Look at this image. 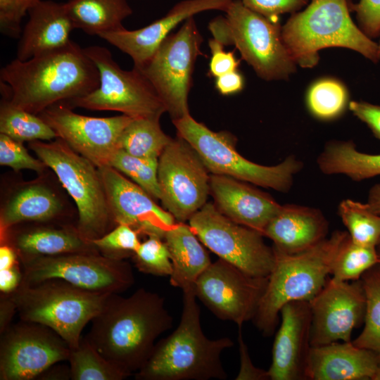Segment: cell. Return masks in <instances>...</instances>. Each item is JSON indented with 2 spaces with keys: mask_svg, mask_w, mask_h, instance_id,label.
<instances>
[{
  "mask_svg": "<svg viewBox=\"0 0 380 380\" xmlns=\"http://www.w3.org/2000/svg\"><path fill=\"white\" fill-rule=\"evenodd\" d=\"M172 324L164 298L140 288L128 297L109 294L84 337L105 359L130 376L144 367L156 339Z\"/></svg>",
  "mask_w": 380,
  "mask_h": 380,
  "instance_id": "obj_1",
  "label": "cell"
},
{
  "mask_svg": "<svg viewBox=\"0 0 380 380\" xmlns=\"http://www.w3.org/2000/svg\"><path fill=\"white\" fill-rule=\"evenodd\" d=\"M0 79L1 91L14 105L39 115L91 92L99 84V73L84 48L70 40L28 60L14 59L1 69Z\"/></svg>",
  "mask_w": 380,
  "mask_h": 380,
  "instance_id": "obj_2",
  "label": "cell"
},
{
  "mask_svg": "<svg viewBox=\"0 0 380 380\" xmlns=\"http://www.w3.org/2000/svg\"><path fill=\"white\" fill-rule=\"evenodd\" d=\"M182 310L177 327L156 342L137 380H224L227 374L222 352L234 346L229 337L210 339L203 333L201 310L194 289L183 291Z\"/></svg>",
  "mask_w": 380,
  "mask_h": 380,
  "instance_id": "obj_3",
  "label": "cell"
},
{
  "mask_svg": "<svg viewBox=\"0 0 380 380\" xmlns=\"http://www.w3.org/2000/svg\"><path fill=\"white\" fill-rule=\"evenodd\" d=\"M348 236L336 230L312 248L288 254L274 248L275 262L253 322L264 336L274 334L281 308L292 301H310L323 288L343 241Z\"/></svg>",
  "mask_w": 380,
  "mask_h": 380,
  "instance_id": "obj_4",
  "label": "cell"
},
{
  "mask_svg": "<svg viewBox=\"0 0 380 380\" xmlns=\"http://www.w3.org/2000/svg\"><path fill=\"white\" fill-rule=\"evenodd\" d=\"M281 34L293 60L302 68L315 66L319 51L329 47L349 49L374 63L379 61L377 43L354 23L347 0H312L291 14Z\"/></svg>",
  "mask_w": 380,
  "mask_h": 380,
  "instance_id": "obj_5",
  "label": "cell"
},
{
  "mask_svg": "<svg viewBox=\"0 0 380 380\" xmlns=\"http://www.w3.org/2000/svg\"><path fill=\"white\" fill-rule=\"evenodd\" d=\"M109 294L50 279L34 284L20 283L7 295L20 320L51 328L72 349L78 346L82 330L101 310Z\"/></svg>",
  "mask_w": 380,
  "mask_h": 380,
  "instance_id": "obj_6",
  "label": "cell"
},
{
  "mask_svg": "<svg viewBox=\"0 0 380 380\" xmlns=\"http://www.w3.org/2000/svg\"><path fill=\"white\" fill-rule=\"evenodd\" d=\"M225 16L213 19L208 28L224 46L234 45L256 74L267 81L287 79L296 69L282 38L281 27L233 0Z\"/></svg>",
  "mask_w": 380,
  "mask_h": 380,
  "instance_id": "obj_7",
  "label": "cell"
},
{
  "mask_svg": "<svg viewBox=\"0 0 380 380\" xmlns=\"http://www.w3.org/2000/svg\"><path fill=\"white\" fill-rule=\"evenodd\" d=\"M30 148L55 172L75 201L79 234L91 242L111 230L115 223L99 167L59 138L31 141Z\"/></svg>",
  "mask_w": 380,
  "mask_h": 380,
  "instance_id": "obj_8",
  "label": "cell"
},
{
  "mask_svg": "<svg viewBox=\"0 0 380 380\" xmlns=\"http://www.w3.org/2000/svg\"><path fill=\"white\" fill-rule=\"evenodd\" d=\"M177 136L198 153L208 170L280 192L288 191L303 163L289 156L274 166L250 161L238 153L236 138L229 132H214L190 114L172 120Z\"/></svg>",
  "mask_w": 380,
  "mask_h": 380,
  "instance_id": "obj_9",
  "label": "cell"
},
{
  "mask_svg": "<svg viewBox=\"0 0 380 380\" xmlns=\"http://www.w3.org/2000/svg\"><path fill=\"white\" fill-rule=\"evenodd\" d=\"M84 51L98 69L99 84L87 95L64 102L71 108L118 111L132 118H160L166 112L156 91L137 68L122 69L103 46H91Z\"/></svg>",
  "mask_w": 380,
  "mask_h": 380,
  "instance_id": "obj_10",
  "label": "cell"
},
{
  "mask_svg": "<svg viewBox=\"0 0 380 380\" xmlns=\"http://www.w3.org/2000/svg\"><path fill=\"white\" fill-rule=\"evenodd\" d=\"M203 37L194 17L168 35L153 56L137 68L152 85L172 120L189 113L188 98Z\"/></svg>",
  "mask_w": 380,
  "mask_h": 380,
  "instance_id": "obj_11",
  "label": "cell"
},
{
  "mask_svg": "<svg viewBox=\"0 0 380 380\" xmlns=\"http://www.w3.org/2000/svg\"><path fill=\"white\" fill-rule=\"evenodd\" d=\"M21 283L34 284L60 279L77 287L99 293H120L134 284L129 262L99 253H73L20 260Z\"/></svg>",
  "mask_w": 380,
  "mask_h": 380,
  "instance_id": "obj_12",
  "label": "cell"
},
{
  "mask_svg": "<svg viewBox=\"0 0 380 380\" xmlns=\"http://www.w3.org/2000/svg\"><path fill=\"white\" fill-rule=\"evenodd\" d=\"M189 222L202 243L219 258L251 275L269 277L275 253L260 232L232 220L211 203H206Z\"/></svg>",
  "mask_w": 380,
  "mask_h": 380,
  "instance_id": "obj_13",
  "label": "cell"
},
{
  "mask_svg": "<svg viewBox=\"0 0 380 380\" xmlns=\"http://www.w3.org/2000/svg\"><path fill=\"white\" fill-rule=\"evenodd\" d=\"M208 172L195 149L178 136L160 154V200L178 222L189 220L206 203L210 194Z\"/></svg>",
  "mask_w": 380,
  "mask_h": 380,
  "instance_id": "obj_14",
  "label": "cell"
},
{
  "mask_svg": "<svg viewBox=\"0 0 380 380\" xmlns=\"http://www.w3.org/2000/svg\"><path fill=\"white\" fill-rule=\"evenodd\" d=\"M267 282L268 277L251 275L219 258L198 277L194 292L217 318L239 327L254 318Z\"/></svg>",
  "mask_w": 380,
  "mask_h": 380,
  "instance_id": "obj_15",
  "label": "cell"
},
{
  "mask_svg": "<svg viewBox=\"0 0 380 380\" xmlns=\"http://www.w3.org/2000/svg\"><path fill=\"white\" fill-rule=\"evenodd\" d=\"M70 348L51 328L20 320L1 334L0 379L30 380L68 360Z\"/></svg>",
  "mask_w": 380,
  "mask_h": 380,
  "instance_id": "obj_16",
  "label": "cell"
},
{
  "mask_svg": "<svg viewBox=\"0 0 380 380\" xmlns=\"http://www.w3.org/2000/svg\"><path fill=\"white\" fill-rule=\"evenodd\" d=\"M39 115L57 137L97 167L109 166L119 149L122 133L132 118L121 115L95 118L76 113L65 103H58Z\"/></svg>",
  "mask_w": 380,
  "mask_h": 380,
  "instance_id": "obj_17",
  "label": "cell"
},
{
  "mask_svg": "<svg viewBox=\"0 0 380 380\" xmlns=\"http://www.w3.org/2000/svg\"><path fill=\"white\" fill-rule=\"evenodd\" d=\"M309 302L312 347L351 341L353 329L364 322L366 298L361 279L339 281L329 277Z\"/></svg>",
  "mask_w": 380,
  "mask_h": 380,
  "instance_id": "obj_18",
  "label": "cell"
},
{
  "mask_svg": "<svg viewBox=\"0 0 380 380\" xmlns=\"http://www.w3.org/2000/svg\"><path fill=\"white\" fill-rule=\"evenodd\" d=\"M115 225L125 224L148 236L163 239L176 222L146 191L110 166L99 167Z\"/></svg>",
  "mask_w": 380,
  "mask_h": 380,
  "instance_id": "obj_19",
  "label": "cell"
},
{
  "mask_svg": "<svg viewBox=\"0 0 380 380\" xmlns=\"http://www.w3.org/2000/svg\"><path fill=\"white\" fill-rule=\"evenodd\" d=\"M281 324L267 370L270 380H308L311 349L312 311L310 302L292 301L280 310Z\"/></svg>",
  "mask_w": 380,
  "mask_h": 380,
  "instance_id": "obj_20",
  "label": "cell"
},
{
  "mask_svg": "<svg viewBox=\"0 0 380 380\" xmlns=\"http://www.w3.org/2000/svg\"><path fill=\"white\" fill-rule=\"evenodd\" d=\"M233 0H184L165 15L138 30L125 28L100 34L98 37L129 55L134 67L140 68L153 56L159 46L179 23L205 11H224Z\"/></svg>",
  "mask_w": 380,
  "mask_h": 380,
  "instance_id": "obj_21",
  "label": "cell"
},
{
  "mask_svg": "<svg viewBox=\"0 0 380 380\" xmlns=\"http://www.w3.org/2000/svg\"><path fill=\"white\" fill-rule=\"evenodd\" d=\"M210 188L214 204L223 215L262 235L281 206L270 194L229 176L213 174Z\"/></svg>",
  "mask_w": 380,
  "mask_h": 380,
  "instance_id": "obj_22",
  "label": "cell"
},
{
  "mask_svg": "<svg viewBox=\"0 0 380 380\" xmlns=\"http://www.w3.org/2000/svg\"><path fill=\"white\" fill-rule=\"evenodd\" d=\"M308 380H380V353L352 341L311 347Z\"/></svg>",
  "mask_w": 380,
  "mask_h": 380,
  "instance_id": "obj_23",
  "label": "cell"
},
{
  "mask_svg": "<svg viewBox=\"0 0 380 380\" xmlns=\"http://www.w3.org/2000/svg\"><path fill=\"white\" fill-rule=\"evenodd\" d=\"M328 231V221L319 209L286 204L270 221L263 236L273 241L276 249L294 254L324 240Z\"/></svg>",
  "mask_w": 380,
  "mask_h": 380,
  "instance_id": "obj_24",
  "label": "cell"
},
{
  "mask_svg": "<svg viewBox=\"0 0 380 380\" xmlns=\"http://www.w3.org/2000/svg\"><path fill=\"white\" fill-rule=\"evenodd\" d=\"M27 14L18 45V59L26 61L55 51L70 41L75 27L65 3L41 0Z\"/></svg>",
  "mask_w": 380,
  "mask_h": 380,
  "instance_id": "obj_25",
  "label": "cell"
},
{
  "mask_svg": "<svg viewBox=\"0 0 380 380\" xmlns=\"http://www.w3.org/2000/svg\"><path fill=\"white\" fill-rule=\"evenodd\" d=\"M163 241L172 265L170 284L182 291L194 289L198 277L212 262L204 245L184 222L175 223L170 227Z\"/></svg>",
  "mask_w": 380,
  "mask_h": 380,
  "instance_id": "obj_26",
  "label": "cell"
},
{
  "mask_svg": "<svg viewBox=\"0 0 380 380\" xmlns=\"http://www.w3.org/2000/svg\"><path fill=\"white\" fill-rule=\"evenodd\" d=\"M1 242L11 246L19 260L73 253H99L92 243L84 239L77 229L36 227L6 236Z\"/></svg>",
  "mask_w": 380,
  "mask_h": 380,
  "instance_id": "obj_27",
  "label": "cell"
},
{
  "mask_svg": "<svg viewBox=\"0 0 380 380\" xmlns=\"http://www.w3.org/2000/svg\"><path fill=\"white\" fill-rule=\"evenodd\" d=\"M62 210L61 200L46 185L37 182L23 185L1 210V237L18 223L47 222L58 217Z\"/></svg>",
  "mask_w": 380,
  "mask_h": 380,
  "instance_id": "obj_28",
  "label": "cell"
},
{
  "mask_svg": "<svg viewBox=\"0 0 380 380\" xmlns=\"http://www.w3.org/2000/svg\"><path fill=\"white\" fill-rule=\"evenodd\" d=\"M65 4L75 29L90 35L123 29V20L132 14L127 0H68Z\"/></svg>",
  "mask_w": 380,
  "mask_h": 380,
  "instance_id": "obj_29",
  "label": "cell"
},
{
  "mask_svg": "<svg viewBox=\"0 0 380 380\" xmlns=\"http://www.w3.org/2000/svg\"><path fill=\"white\" fill-rule=\"evenodd\" d=\"M319 170L325 175L342 174L354 181L380 175V154L359 151L351 141H331L317 158Z\"/></svg>",
  "mask_w": 380,
  "mask_h": 380,
  "instance_id": "obj_30",
  "label": "cell"
},
{
  "mask_svg": "<svg viewBox=\"0 0 380 380\" xmlns=\"http://www.w3.org/2000/svg\"><path fill=\"white\" fill-rule=\"evenodd\" d=\"M160 118H132L123 130L119 149L139 158H158L172 138L161 129Z\"/></svg>",
  "mask_w": 380,
  "mask_h": 380,
  "instance_id": "obj_31",
  "label": "cell"
},
{
  "mask_svg": "<svg viewBox=\"0 0 380 380\" xmlns=\"http://www.w3.org/2000/svg\"><path fill=\"white\" fill-rule=\"evenodd\" d=\"M0 133L18 141H50L56 139L53 129L39 115L14 105L1 92Z\"/></svg>",
  "mask_w": 380,
  "mask_h": 380,
  "instance_id": "obj_32",
  "label": "cell"
},
{
  "mask_svg": "<svg viewBox=\"0 0 380 380\" xmlns=\"http://www.w3.org/2000/svg\"><path fill=\"white\" fill-rule=\"evenodd\" d=\"M69 377L72 380H122L128 375L105 359L82 336L77 347L70 349Z\"/></svg>",
  "mask_w": 380,
  "mask_h": 380,
  "instance_id": "obj_33",
  "label": "cell"
},
{
  "mask_svg": "<svg viewBox=\"0 0 380 380\" xmlns=\"http://www.w3.org/2000/svg\"><path fill=\"white\" fill-rule=\"evenodd\" d=\"M378 263L379 255L376 248L356 243L348 234L334 257L330 275L339 281H356Z\"/></svg>",
  "mask_w": 380,
  "mask_h": 380,
  "instance_id": "obj_34",
  "label": "cell"
},
{
  "mask_svg": "<svg viewBox=\"0 0 380 380\" xmlns=\"http://www.w3.org/2000/svg\"><path fill=\"white\" fill-rule=\"evenodd\" d=\"M348 103L346 86L334 78L319 79L311 84L307 91L308 110L319 120H330L339 117Z\"/></svg>",
  "mask_w": 380,
  "mask_h": 380,
  "instance_id": "obj_35",
  "label": "cell"
},
{
  "mask_svg": "<svg viewBox=\"0 0 380 380\" xmlns=\"http://www.w3.org/2000/svg\"><path fill=\"white\" fill-rule=\"evenodd\" d=\"M360 279L366 298L365 324L353 343L380 353V263L365 272Z\"/></svg>",
  "mask_w": 380,
  "mask_h": 380,
  "instance_id": "obj_36",
  "label": "cell"
},
{
  "mask_svg": "<svg viewBox=\"0 0 380 380\" xmlns=\"http://www.w3.org/2000/svg\"><path fill=\"white\" fill-rule=\"evenodd\" d=\"M338 215L356 243L376 248L380 243V215L372 212L367 203L351 199L342 201Z\"/></svg>",
  "mask_w": 380,
  "mask_h": 380,
  "instance_id": "obj_37",
  "label": "cell"
},
{
  "mask_svg": "<svg viewBox=\"0 0 380 380\" xmlns=\"http://www.w3.org/2000/svg\"><path fill=\"white\" fill-rule=\"evenodd\" d=\"M109 166L127 176L153 199L160 200L158 158L136 157L118 149L113 156Z\"/></svg>",
  "mask_w": 380,
  "mask_h": 380,
  "instance_id": "obj_38",
  "label": "cell"
},
{
  "mask_svg": "<svg viewBox=\"0 0 380 380\" xmlns=\"http://www.w3.org/2000/svg\"><path fill=\"white\" fill-rule=\"evenodd\" d=\"M137 270L143 273L158 277H169L172 272V265L168 249L163 239L148 236L141 242L132 255Z\"/></svg>",
  "mask_w": 380,
  "mask_h": 380,
  "instance_id": "obj_39",
  "label": "cell"
},
{
  "mask_svg": "<svg viewBox=\"0 0 380 380\" xmlns=\"http://www.w3.org/2000/svg\"><path fill=\"white\" fill-rule=\"evenodd\" d=\"M139 232L125 224H118L102 236L91 242L104 256L124 259L139 248L141 242Z\"/></svg>",
  "mask_w": 380,
  "mask_h": 380,
  "instance_id": "obj_40",
  "label": "cell"
},
{
  "mask_svg": "<svg viewBox=\"0 0 380 380\" xmlns=\"http://www.w3.org/2000/svg\"><path fill=\"white\" fill-rule=\"evenodd\" d=\"M0 164L8 166L15 171L30 170L42 173L47 167L39 158L32 157L18 141L0 133Z\"/></svg>",
  "mask_w": 380,
  "mask_h": 380,
  "instance_id": "obj_41",
  "label": "cell"
},
{
  "mask_svg": "<svg viewBox=\"0 0 380 380\" xmlns=\"http://www.w3.org/2000/svg\"><path fill=\"white\" fill-rule=\"evenodd\" d=\"M41 0H0V28L3 34L17 38L21 23L29 11Z\"/></svg>",
  "mask_w": 380,
  "mask_h": 380,
  "instance_id": "obj_42",
  "label": "cell"
},
{
  "mask_svg": "<svg viewBox=\"0 0 380 380\" xmlns=\"http://www.w3.org/2000/svg\"><path fill=\"white\" fill-rule=\"evenodd\" d=\"M251 10L273 20L284 13H294L308 4V0H241Z\"/></svg>",
  "mask_w": 380,
  "mask_h": 380,
  "instance_id": "obj_43",
  "label": "cell"
},
{
  "mask_svg": "<svg viewBox=\"0 0 380 380\" xmlns=\"http://www.w3.org/2000/svg\"><path fill=\"white\" fill-rule=\"evenodd\" d=\"M356 13L360 28L369 38L380 32V0H360L350 7Z\"/></svg>",
  "mask_w": 380,
  "mask_h": 380,
  "instance_id": "obj_44",
  "label": "cell"
},
{
  "mask_svg": "<svg viewBox=\"0 0 380 380\" xmlns=\"http://www.w3.org/2000/svg\"><path fill=\"white\" fill-rule=\"evenodd\" d=\"M211 52L209 62L208 75L213 77L238 70L241 61L238 60L234 51H226L224 45L213 38L208 41Z\"/></svg>",
  "mask_w": 380,
  "mask_h": 380,
  "instance_id": "obj_45",
  "label": "cell"
},
{
  "mask_svg": "<svg viewBox=\"0 0 380 380\" xmlns=\"http://www.w3.org/2000/svg\"><path fill=\"white\" fill-rule=\"evenodd\" d=\"M237 340L240 367L235 380H270L267 370L258 368L253 365L248 346L243 338L241 327H239Z\"/></svg>",
  "mask_w": 380,
  "mask_h": 380,
  "instance_id": "obj_46",
  "label": "cell"
},
{
  "mask_svg": "<svg viewBox=\"0 0 380 380\" xmlns=\"http://www.w3.org/2000/svg\"><path fill=\"white\" fill-rule=\"evenodd\" d=\"M348 108L355 117L368 126L375 137L380 139V106L352 101L349 102Z\"/></svg>",
  "mask_w": 380,
  "mask_h": 380,
  "instance_id": "obj_47",
  "label": "cell"
},
{
  "mask_svg": "<svg viewBox=\"0 0 380 380\" xmlns=\"http://www.w3.org/2000/svg\"><path fill=\"white\" fill-rule=\"evenodd\" d=\"M215 86L222 95H232L240 92L244 87V79L238 70L215 78Z\"/></svg>",
  "mask_w": 380,
  "mask_h": 380,
  "instance_id": "obj_48",
  "label": "cell"
},
{
  "mask_svg": "<svg viewBox=\"0 0 380 380\" xmlns=\"http://www.w3.org/2000/svg\"><path fill=\"white\" fill-rule=\"evenodd\" d=\"M19 264L9 269L0 270V291L1 293H12L21 283L23 272Z\"/></svg>",
  "mask_w": 380,
  "mask_h": 380,
  "instance_id": "obj_49",
  "label": "cell"
},
{
  "mask_svg": "<svg viewBox=\"0 0 380 380\" xmlns=\"http://www.w3.org/2000/svg\"><path fill=\"white\" fill-rule=\"evenodd\" d=\"M17 313L15 306L8 296L1 294L0 302V334L3 333L9 326L15 313Z\"/></svg>",
  "mask_w": 380,
  "mask_h": 380,
  "instance_id": "obj_50",
  "label": "cell"
},
{
  "mask_svg": "<svg viewBox=\"0 0 380 380\" xmlns=\"http://www.w3.org/2000/svg\"><path fill=\"white\" fill-rule=\"evenodd\" d=\"M20 262L16 251L10 245L3 243L0 246V270L11 268Z\"/></svg>",
  "mask_w": 380,
  "mask_h": 380,
  "instance_id": "obj_51",
  "label": "cell"
},
{
  "mask_svg": "<svg viewBox=\"0 0 380 380\" xmlns=\"http://www.w3.org/2000/svg\"><path fill=\"white\" fill-rule=\"evenodd\" d=\"M367 204L372 212L380 215V184L370 189Z\"/></svg>",
  "mask_w": 380,
  "mask_h": 380,
  "instance_id": "obj_52",
  "label": "cell"
},
{
  "mask_svg": "<svg viewBox=\"0 0 380 380\" xmlns=\"http://www.w3.org/2000/svg\"><path fill=\"white\" fill-rule=\"evenodd\" d=\"M378 37H379V43H377V45H378V50H379V58L380 60V32Z\"/></svg>",
  "mask_w": 380,
  "mask_h": 380,
  "instance_id": "obj_53",
  "label": "cell"
},
{
  "mask_svg": "<svg viewBox=\"0 0 380 380\" xmlns=\"http://www.w3.org/2000/svg\"><path fill=\"white\" fill-rule=\"evenodd\" d=\"M376 249H377L378 252H380V243H379V245L376 247Z\"/></svg>",
  "mask_w": 380,
  "mask_h": 380,
  "instance_id": "obj_54",
  "label": "cell"
},
{
  "mask_svg": "<svg viewBox=\"0 0 380 380\" xmlns=\"http://www.w3.org/2000/svg\"><path fill=\"white\" fill-rule=\"evenodd\" d=\"M379 253V263H380V252H378Z\"/></svg>",
  "mask_w": 380,
  "mask_h": 380,
  "instance_id": "obj_55",
  "label": "cell"
}]
</instances>
